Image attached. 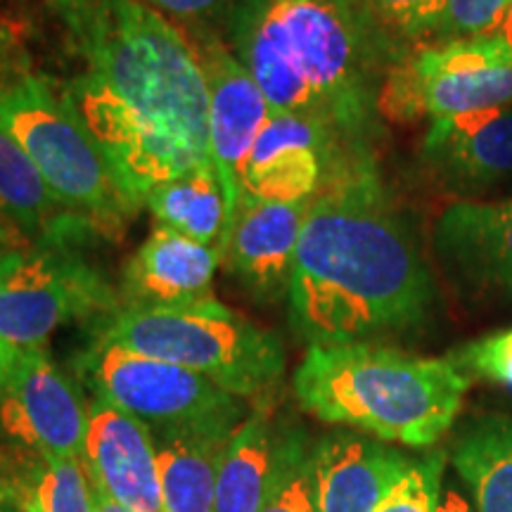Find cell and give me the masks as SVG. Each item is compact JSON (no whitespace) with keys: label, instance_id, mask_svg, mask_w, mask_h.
<instances>
[{"label":"cell","instance_id":"6da1fadb","mask_svg":"<svg viewBox=\"0 0 512 512\" xmlns=\"http://www.w3.org/2000/svg\"><path fill=\"white\" fill-rule=\"evenodd\" d=\"M67 79L57 81L138 207L209 157V98L181 27L140 0H48Z\"/></svg>","mask_w":512,"mask_h":512},{"label":"cell","instance_id":"7a4b0ae2","mask_svg":"<svg viewBox=\"0 0 512 512\" xmlns=\"http://www.w3.org/2000/svg\"><path fill=\"white\" fill-rule=\"evenodd\" d=\"M434 280L411 223L375 166L330 178L311 200L294 256L287 313L304 342H370L422 323Z\"/></svg>","mask_w":512,"mask_h":512},{"label":"cell","instance_id":"3957f363","mask_svg":"<svg viewBox=\"0 0 512 512\" xmlns=\"http://www.w3.org/2000/svg\"><path fill=\"white\" fill-rule=\"evenodd\" d=\"M221 24L273 112L313 121L351 162L375 164L387 64L342 0H230Z\"/></svg>","mask_w":512,"mask_h":512},{"label":"cell","instance_id":"277c9868","mask_svg":"<svg viewBox=\"0 0 512 512\" xmlns=\"http://www.w3.org/2000/svg\"><path fill=\"white\" fill-rule=\"evenodd\" d=\"M294 396L328 425L425 448L451 430L470 380L451 358H422L377 342L311 344Z\"/></svg>","mask_w":512,"mask_h":512},{"label":"cell","instance_id":"5b68a950","mask_svg":"<svg viewBox=\"0 0 512 512\" xmlns=\"http://www.w3.org/2000/svg\"><path fill=\"white\" fill-rule=\"evenodd\" d=\"M0 128L17 140L72 214L100 238L124 235L140 207L57 81L38 74L34 62L0 72Z\"/></svg>","mask_w":512,"mask_h":512},{"label":"cell","instance_id":"8992f818","mask_svg":"<svg viewBox=\"0 0 512 512\" xmlns=\"http://www.w3.org/2000/svg\"><path fill=\"white\" fill-rule=\"evenodd\" d=\"M93 337L188 368L240 399H271L285 375V347L214 297L174 306L126 309L95 323Z\"/></svg>","mask_w":512,"mask_h":512},{"label":"cell","instance_id":"52a82bcc","mask_svg":"<svg viewBox=\"0 0 512 512\" xmlns=\"http://www.w3.org/2000/svg\"><path fill=\"white\" fill-rule=\"evenodd\" d=\"M121 309L114 287L81 247L24 245L0 256V339L15 349L43 347L62 325Z\"/></svg>","mask_w":512,"mask_h":512},{"label":"cell","instance_id":"ba28073f","mask_svg":"<svg viewBox=\"0 0 512 512\" xmlns=\"http://www.w3.org/2000/svg\"><path fill=\"white\" fill-rule=\"evenodd\" d=\"M512 110V48L501 34L439 41L396 64L380 88L382 119L413 124Z\"/></svg>","mask_w":512,"mask_h":512},{"label":"cell","instance_id":"9c48e42d","mask_svg":"<svg viewBox=\"0 0 512 512\" xmlns=\"http://www.w3.org/2000/svg\"><path fill=\"white\" fill-rule=\"evenodd\" d=\"M79 373L95 396L138 418L152 432L240 425L247 403L188 368L95 339L81 351Z\"/></svg>","mask_w":512,"mask_h":512},{"label":"cell","instance_id":"30bf717a","mask_svg":"<svg viewBox=\"0 0 512 512\" xmlns=\"http://www.w3.org/2000/svg\"><path fill=\"white\" fill-rule=\"evenodd\" d=\"M88 403L46 347L22 349L0 387V437L41 458L86 456Z\"/></svg>","mask_w":512,"mask_h":512},{"label":"cell","instance_id":"8fae6325","mask_svg":"<svg viewBox=\"0 0 512 512\" xmlns=\"http://www.w3.org/2000/svg\"><path fill=\"white\" fill-rule=\"evenodd\" d=\"M200 60L209 98V157L226 190L230 226L242 195L240 171L256 136L271 117L259 83L214 29H185Z\"/></svg>","mask_w":512,"mask_h":512},{"label":"cell","instance_id":"7c38bea8","mask_svg":"<svg viewBox=\"0 0 512 512\" xmlns=\"http://www.w3.org/2000/svg\"><path fill=\"white\" fill-rule=\"evenodd\" d=\"M344 157L325 128L287 112H271L242 164V195L264 202L313 200L323 185L344 171L361 169Z\"/></svg>","mask_w":512,"mask_h":512},{"label":"cell","instance_id":"4fadbf2b","mask_svg":"<svg viewBox=\"0 0 512 512\" xmlns=\"http://www.w3.org/2000/svg\"><path fill=\"white\" fill-rule=\"evenodd\" d=\"M83 467L93 489L124 508L164 512L152 430L100 396L88 403Z\"/></svg>","mask_w":512,"mask_h":512},{"label":"cell","instance_id":"5bb4252c","mask_svg":"<svg viewBox=\"0 0 512 512\" xmlns=\"http://www.w3.org/2000/svg\"><path fill=\"white\" fill-rule=\"evenodd\" d=\"M309 207L311 200L264 202L240 195L223 249V266L259 302L287 299Z\"/></svg>","mask_w":512,"mask_h":512},{"label":"cell","instance_id":"9a60e30c","mask_svg":"<svg viewBox=\"0 0 512 512\" xmlns=\"http://www.w3.org/2000/svg\"><path fill=\"white\" fill-rule=\"evenodd\" d=\"M434 252L465 290L512 299V197L453 202L434 226Z\"/></svg>","mask_w":512,"mask_h":512},{"label":"cell","instance_id":"2e32d148","mask_svg":"<svg viewBox=\"0 0 512 512\" xmlns=\"http://www.w3.org/2000/svg\"><path fill=\"white\" fill-rule=\"evenodd\" d=\"M422 162L451 190L475 192L512 178V110H479L430 121Z\"/></svg>","mask_w":512,"mask_h":512},{"label":"cell","instance_id":"e0dca14e","mask_svg":"<svg viewBox=\"0 0 512 512\" xmlns=\"http://www.w3.org/2000/svg\"><path fill=\"white\" fill-rule=\"evenodd\" d=\"M221 264V254L214 247L155 223L147 240L121 268V306H174L214 297L211 287Z\"/></svg>","mask_w":512,"mask_h":512},{"label":"cell","instance_id":"ac0fdd59","mask_svg":"<svg viewBox=\"0 0 512 512\" xmlns=\"http://www.w3.org/2000/svg\"><path fill=\"white\" fill-rule=\"evenodd\" d=\"M413 460L356 434H330L311 451L318 512H375Z\"/></svg>","mask_w":512,"mask_h":512},{"label":"cell","instance_id":"d6986e66","mask_svg":"<svg viewBox=\"0 0 512 512\" xmlns=\"http://www.w3.org/2000/svg\"><path fill=\"white\" fill-rule=\"evenodd\" d=\"M0 216L27 245L83 247L98 233L57 200L8 131L0 128Z\"/></svg>","mask_w":512,"mask_h":512},{"label":"cell","instance_id":"ffe728a7","mask_svg":"<svg viewBox=\"0 0 512 512\" xmlns=\"http://www.w3.org/2000/svg\"><path fill=\"white\" fill-rule=\"evenodd\" d=\"M290 432H280L264 399L230 437L216 479L214 512H261L283 467Z\"/></svg>","mask_w":512,"mask_h":512},{"label":"cell","instance_id":"44dd1931","mask_svg":"<svg viewBox=\"0 0 512 512\" xmlns=\"http://www.w3.org/2000/svg\"><path fill=\"white\" fill-rule=\"evenodd\" d=\"M240 425H204L152 432L164 512H214L216 479Z\"/></svg>","mask_w":512,"mask_h":512},{"label":"cell","instance_id":"7402d4cb","mask_svg":"<svg viewBox=\"0 0 512 512\" xmlns=\"http://www.w3.org/2000/svg\"><path fill=\"white\" fill-rule=\"evenodd\" d=\"M145 207L155 216L157 226L171 228L185 238L214 247L223 259L230 233V214L221 176L211 162L152 188L145 197Z\"/></svg>","mask_w":512,"mask_h":512},{"label":"cell","instance_id":"603a6c76","mask_svg":"<svg viewBox=\"0 0 512 512\" xmlns=\"http://www.w3.org/2000/svg\"><path fill=\"white\" fill-rule=\"evenodd\" d=\"M448 0H342L387 64V72L437 43Z\"/></svg>","mask_w":512,"mask_h":512},{"label":"cell","instance_id":"cb8c5ba5","mask_svg":"<svg viewBox=\"0 0 512 512\" xmlns=\"http://www.w3.org/2000/svg\"><path fill=\"white\" fill-rule=\"evenodd\" d=\"M453 465L477 512H512V418L494 415L472 425L453 451Z\"/></svg>","mask_w":512,"mask_h":512},{"label":"cell","instance_id":"d4e9b609","mask_svg":"<svg viewBox=\"0 0 512 512\" xmlns=\"http://www.w3.org/2000/svg\"><path fill=\"white\" fill-rule=\"evenodd\" d=\"M15 489L24 512H95L93 484L81 460L24 453Z\"/></svg>","mask_w":512,"mask_h":512},{"label":"cell","instance_id":"484cf974","mask_svg":"<svg viewBox=\"0 0 512 512\" xmlns=\"http://www.w3.org/2000/svg\"><path fill=\"white\" fill-rule=\"evenodd\" d=\"M261 512H318L311 475V451H306L297 432H290L283 467H280V475Z\"/></svg>","mask_w":512,"mask_h":512},{"label":"cell","instance_id":"4316f807","mask_svg":"<svg viewBox=\"0 0 512 512\" xmlns=\"http://www.w3.org/2000/svg\"><path fill=\"white\" fill-rule=\"evenodd\" d=\"M441 472H444V456L413 460L406 477L394 486L375 512H437L441 498Z\"/></svg>","mask_w":512,"mask_h":512},{"label":"cell","instance_id":"83f0119b","mask_svg":"<svg viewBox=\"0 0 512 512\" xmlns=\"http://www.w3.org/2000/svg\"><path fill=\"white\" fill-rule=\"evenodd\" d=\"M510 5L512 0H448L437 43L498 34Z\"/></svg>","mask_w":512,"mask_h":512},{"label":"cell","instance_id":"f1b7e54d","mask_svg":"<svg viewBox=\"0 0 512 512\" xmlns=\"http://www.w3.org/2000/svg\"><path fill=\"white\" fill-rule=\"evenodd\" d=\"M451 361L463 370L512 389V328L486 335L460 349Z\"/></svg>","mask_w":512,"mask_h":512},{"label":"cell","instance_id":"f546056e","mask_svg":"<svg viewBox=\"0 0 512 512\" xmlns=\"http://www.w3.org/2000/svg\"><path fill=\"white\" fill-rule=\"evenodd\" d=\"M147 8L174 22L183 29H214L223 22L230 0H140Z\"/></svg>","mask_w":512,"mask_h":512},{"label":"cell","instance_id":"4dcf8cb0","mask_svg":"<svg viewBox=\"0 0 512 512\" xmlns=\"http://www.w3.org/2000/svg\"><path fill=\"white\" fill-rule=\"evenodd\" d=\"M31 64L27 46V29L15 17L0 12V72Z\"/></svg>","mask_w":512,"mask_h":512},{"label":"cell","instance_id":"1f68e13d","mask_svg":"<svg viewBox=\"0 0 512 512\" xmlns=\"http://www.w3.org/2000/svg\"><path fill=\"white\" fill-rule=\"evenodd\" d=\"M437 512H477V510L475 505L467 501L465 496H460L456 489H446L441 491Z\"/></svg>","mask_w":512,"mask_h":512},{"label":"cell","instance_id":"d6a6232c","mask_svg":"<svg viewBox=\"0 0 512 512\" xmlns=\"http://www.w3.org/2000/svg\"><path fill=\"white\" fill-rule=\"evenodd\" d=\"M17 356H19V349L12 347V344L5 342V339H0V387H3L5 380H8L12 373V368H15Z\"/></svg>","mask_w":512,"mask_h":512},{"label":"cell","instance_id":"836d02e7","mask_svg":"<svg viewBox=\"0 0 512 512\" xmlns=\"http://www.w3.org/2000/svg\"><path fill=\"white\" fill-rule=\"evenodd\" d=\"M0 245H3V247H24V245H27L22 235H19L17 230L3 219V216H0Z\"/></svg>","mask_w":512,"mask_h":512},{"label":"cell","instance_id":"e575fe53","mask_svg":"<svg viewBox=\"0 0 512 512\" xmlns=\"http://www.w3.org/2000/svg\"><path fill=\"white\" fill-rule=\"evenodd\" d=\"M93 501H95V512H133L124 508V505H119L117 501H112V498H107L105 494H100V491L93 489Z\"/></svg>","mask_w":512,"mask_h":512},{"label":"cell","instance_id":"d590c367","mask_svg":"<svg viewBox=\"0 0 512 512\" xmlns=\"http://www.w3.org/2000/svg\"><path fill=\"white\" fill-rule=\"evenodd\" d=\"M498 34H501L505 41H508V46L512 48V5H510V12H508V17H505V22H503V27H501V31H498Z\"/></svg>","mask_w":512,"mask_h":512},{"label":"cell","instance_id":"8d00e7d4","mask_svg":"<svg viewBox=\"0 0 512 512\" xmlns=\"http://www.w3.org/2000/svg\"><path fill=\"white\" fill-rule=\"evenodd\" d=\"M3 498H5V484L0 482V512H3Z\"/></svg>","mask_w":512,"mask_h":512},{"label":"cell","instance_id":"74e56055","mask_svg":"<svg viewBox=\"0 0 512 512\" xmlns=\"http://www.w3.org/2000/svg\"><path fill=\"white\" fill-rule=\"evenodd\" d=\"M8 249H12V247H3V245H0V256H3L5 252H8Z\"/></svg>","mask_w":512,"mask_h":512}]
</instances>
